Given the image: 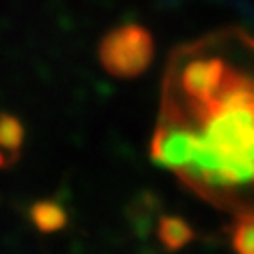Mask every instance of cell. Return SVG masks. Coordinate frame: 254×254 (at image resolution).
<instances>
[{
	"label": "cell",
	"mask_w": 254,
	"mask_h": 254,
	"mask_svg": "<svg viewBox=\"0 0 254 254\" xmlns=\"http://www.w3.org/2000/svg\"><path fill=\"white\" fill-rule=\"evenodd\" d=\"M196 100L200 126L168 124L152 142V156L166 168L208 186H242L254 180V80L226 60L220 82Z\"/></svg>",
	"instance_id": "6da1fadb"
},
{
	"label": "cell",
	"mask_w": 254,
	"mask_h": 254,
	"mask_svg": "<svg viewBox=\"0 0 254 254\" xmlns=\"http://www.w3.org/2000/svg\"><path fill=\"white\" fill-rule=\"evenodd\" d=\"M232 250L236 254H254V214H240L230 232Z\"/></svg>",
	"instance_id": "8992f818"
},
{
	"label": "cell",
	"mask_w": 254,
	"mask_h": 254,
	"mask_svg": "<svg viewBox=\"0 0 254 254\" xmlns=\"http://www.w3.org/2000/svg\"><path fill=\"white\" fill-rule=\"evenodd\" d=\"M158 240L170 252H178L194 240V230L180 216H162L158 222Z\"/></svg>",
	"instance_id": "277c9868"
},
{
	"label": "cell",
	"mask_w": 254,
	"mask_h": 254,
	"mask_svg": "<svg viewBox=\"0 0 254 254\" xmlns=\"http://www.w3.org/2000/svg\"><path fill=\"white\" fill-rule=\"evenodd\" d=\"M30 220L40 232H56L64 228L68 214L54 200H40L30 208Z\"/></svg>",
	"instance_id": "5b68a950"
},
{
	"label": "cell",
	"mask_w": 254,
	"mask_h": 254,
	"mask_svg": "<svg viewBox=\"0 0 254 254\" xmlns=\"http://www.w3.org/2000/svg\"><path fill=\"white\" fill-rule=\"evenodd\" d=\"M24 142V128L16 116L0 114V168L10 166L18 156Z\"/></svg>",
	"instance_id": "3957f363"
},
{
	"label": "cell",
	"mask_w": 254,
	"mask_h": 254,
	"mask_svg": "<svg viewBox=\"0 0 254 254\" xmlns=\"http://www.w3.org/2000/svg\"><path fill=\"white\" fill-rule=\"evenodd\" d=\"M98 58L110 76L124 80L136 78L154 58L152 34L140 24H122L102 38Z\"/></svg>",
	"instance_id": "7a4b0ae2"
}]
</instances>
